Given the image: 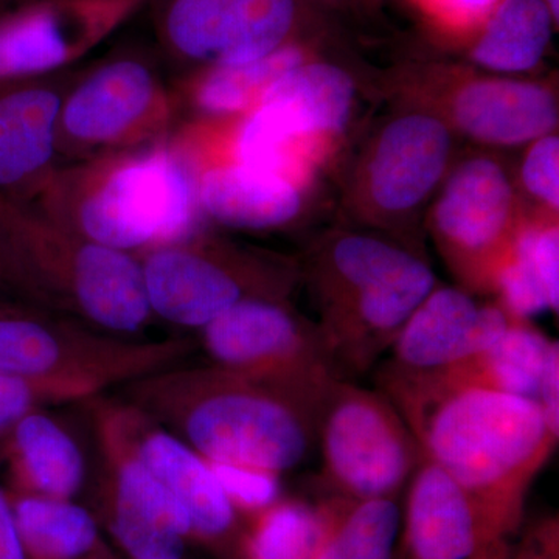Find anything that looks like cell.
Returning a JSON list of instances; mask_svg holds the SVG:
<instances>
[{
	"label": "cell",
	"instance_id": "1",
	"mask_svg": "<svg viewBox=\"0 0 559 559\" xmlns=\"http://www.w3.org/2000/svg\"><path fill=\"white\" fill-rule=\"evenodd\" d=\"M380 384L425 459L468 491L500 535H518L530 485L558 441L538 401L437 373L382 370Z\"/></svg>",
	"mask_w": 559,
	"mask_h": 559
},
{
	"label": "cell",
	"instance_id": "2",
	"mask_svg": "<svg viewBox=\"0 0 559 559\" xmlns=\"http://www.w3.org/2000/svg\"><path fill=\"white\" fill-rule=\"evenodd\" d=\"M119 396L209 462L282 476L307 460L318 439L320 411L210 362L156 371L121 385Z\"/></svg>",
	"mask_w": 559,
	"mask_h": 559
},
{
	"label": "cell",
	"instance_id": "3",
	"mask_svg": "<svg viewBox=\"0 0 559 559\" xmlns=\"http://www.w3.org/2000/svg\"><path fill=\"white\" fill-rule=\"evenodd\" d=\"M55 223L140 255L198 234L193 165L175 140L58 165L32 198Z\"/></svg>",
	"mask_w": 559,
	"mask_h": 559
},
{
	"label": "cell",
	"instance_id": "4",
	"mask_svg": "<svg viewBox=\"0 0 559 559\" xmlns=\"http://www.w3.org/2000/svg\"><path fill=\"white\" fill-rule=\"evenodd\" d=\"M0 248L22 300L116 336L138 337L154 320L138 257L87 240L32 202L0 197Z\"/></svg>",
	"mask_w": 559,
	"mask_h": 559
},
{
	"label": "cell",
	"instance_id": "5",
	"mask_svg": "<svg viewBox=\"0 0 559 559\" xmlns=\"http://www.w3.org/2000/svg\"><path fill=\"white\" fill-rule=\"evenodd\" d=\"M336 307L319 326L337 374L366 373L436 288L425 261L378 238L352 235L330 250Z\"/></svg>",
	"mask_w": 559,
	"mask_h": 559
},
{
	"label": "cell",
	"instance_id": "6",
	"mask_svg": "<svg viewBox=\"0 0 559 559\" xmlns=\"http://www.w3.org/2000/svg\"><path fill=\"white\" fill-rule=\"evenodd\" d=\"M187 337L116 336L27 300L0 301V374L84 378L121 388L189 359Z\"/></svg>",
	"mask_w": 559,
	"mask_h": 559
},
{
	"label": "cell",
	"instance_id": "7",
	"mask_svg": "<svg viewBox=\"0 0 559 559\" xmlns=\"http://www.w3.org/2000/svg\"><path fill=\"white\" fill-rule=\"evenodd\" d=\"M81 404L97 452L98 510L110 535L131 559H182L189 520L140 454L127 401L105 392Z\"/></svg>",
	"mask_w": 559,
	"mask_h": 559
},
{
	"label": "cell",
	"instance_id": "8",
	"mask_svg": "<svg viewBox=\"0 0 559 559\" xmlns=\"http://www.w3.org/2000/svg\"><path fill=\"white\" fill-rule=\"evenodd\" d=\"M178 97L139 51L114 55L70 86L58 121V157L72 162L140 148L165 135Z\"/></svg>",
	"mask_w": 559,
	"mask_h": 559
},
{
	"label": "cell",
	"instance_id": "9",
	"mask_svg": "<svg viewBox=\"0 0 559 559\" xmlns=\"http://www.w3.org/2000/svg\"><path fill=\"white\" fill-rule=\"evenodd\" d=\"M318 436L323 480L344 499H396L425 460L392 401L345 380L323 400Z\"/></svg>",
	"mask_w": 559,
	"mask_h": 559
},
{
	"label": "cell",
	"instance_id": "10",
	"mask_svg": "<svg viewBox=\"0 0 559 559\" xmlns=\"http://www.w3.org/2000/svg\"><path fill=\"white\" fill-rule=\"evenodd\" d=\"M207 362L288 393L320 411L341 381L320 329L280 299L235 305L200 331Z\"/></svg>",
	"mask_w": 559,
	"mask_h": 559
},
{
	"label": "cell",
	"instance_id": "11",
	"mask_svg": "<svg viewBox=\"0 0 559 559\" xmlns=\"http://www.w3.org/2000/svg\"><path fill=\"white\" fill-rule=\"evenodd\" d=\"M154 319L201 331L235 305L280 299L283 275L270 260L191 235L138 255Z\"/></svg>",
	"mask_w": 559,
	"mask_h": 559
},
{
	"label": "cell",
	"instance_id": "12",
	"mask_svg": "<svg viewBox=\"0 0 559 559\" xmlns=\"http://www.w3.org/2000/svg\"><path fill=\"white\" fill-rule=\"evenodd\" d=\"M162 49L187 64H241L293 43L297 0H154Z\"/></svg>",
	"mask_w": 559,
	"mask_h": 559
},
{
	"label": "cell",
	"instance_id": "13",
	"mask_svg": "<svg viewBox=\"0 0 559 559\" xmlns=\"http://www.w3.org/2000/svg\"><path fill=\"white\" fill-rule=\"evenodd\" d=\"M154 0H27L0 17V81L66 72Z\"/></svg>",
	"mask_w": 559,
	"mask_h": 559
},
{
	"label": "cell",
	"instance_id": "14",
	"mask_svg": "<svg viewBox=\"0 0 559 559\" xmlns=\"http://www.w3.org/2000/svg\"><path fill=\"white\" fill-rule=\"evenodd\" d=\"M407 559H510V539L492 527L468 491L423 460L403 510Z\"/></svg>",
	"mask_w": 559,
	"mask_h": 559
},
{
	"label": "cell",
	"instance_id": "15",
	"mask_svg": "<svg viewBox=\"0 0 559 559\" xmlns=\"http://www.w3.org/2000/svg\"><path fill=\"white\" fill-rule=\"evenodd\" d=\"M79 75L0 81V197L31 201L60 165L58 121Z\"/></svg>",
	"mask_w": 559,
	"mask_h": 559
},
{
	"label": "cell",
	"instance_id": "16",
	"mask_svg": "<svg viewBox=\"0 0 559 559\" xmlns=\"http://www.w3.org/2000/svg\"><path fill=\"white\" fill-rule=\"evenodd\" d=\"M511 322L502 305H479L462 289L433 288L393 341L384 370L426 374L450 369L491 348Z\"/></svg>",
	"mask_w": 559,
	"mask_h": 559
},
{
	"label": "cell",
	"instance_id": "17",
	"mask_svg": "<svg viewBox=\"0 0 559 559\" xmlns=\"http://www.w3.org/2000/svg\"><path fill=\"white\" fill-rule=\"evenodd\" d=\"M128 406L140 454L186 513L190 538L237 559L240 513L221 488L207 460L145 412L131 403Z\"/></svg>",
	"mask_w": 559,
	"mask_h": 559
},
{
	"label": "cell",
	"instance_id": "18",
	"mask_svg": "<svg viewBox=\"0 0 559 559\" xmlns=\"http://www.w3.org/2000/svg\"><path fill=\"white\" fill-rule=\"evenodd\" d=\"M511 202L506 171L496 162L473 159L451 176L436 209L437 229L452 252L480 264L489 259L495 280L507 259L498 248L509 226Z\"/></svg>",
	"mask_w": 559,
	"mask_h": 559
},
{
	"label": "cell",
	"instance_id": "19",
	"mask_svg": "<svg viewBox=\"0 0 559 559\" xmlns=\"http://www.w3.org/2000/svg\"><path fill=\"white\" fill-rule=\"evenodd\" d=\"M0 473L10 495L75 499L86 481V457L64 423L38 411L0 443Z\"/></svg>",
	"mask_w": 559,
	"mask_h": 559
},
{
	"label": "cell",
	"instance_id": "20",
	"mask_svg": "<svg viewBox=\"0 0 559 559\" xmlns=\"http://www.w3.org/2000/svg\"><path fill=\"white\" fill-rule=\"evenodd\" d=\"M451 134L436 117H401L381 134L370 164V191L385 210H409L428 197L447 168Z\"/></svg>",
	"mask_w": 559,
	"mask_h": 559
},
{
	"label": "cell",
	"instance_id": "21",
	"mask_svg": "<svg viewBox=\"0 0 559 559\" xmlns=\"http://www.w3.org/2000/svg\"><path fill=\"white\" fill-rule=\"evenodd\" d=\"M193 170L200 212L221 226L270 230L299 215V187L286 176L237 160Z\"/></svg>",
	"mask_w": 559,
	"mask_h": 559
},
{
	"label": "cell",
	"instance_id": "22",
	"mask_svg": "<svg viewBox=\"0 0 559 559\" xmlns=\"http://www.w3.org/2000/svg\"><path fill=\"white\" fill-rule=\"evenodd\" d=\"M457 124L471 138L496 145L532 142L557 127L554 95L536 84L513 80H480L455 98Z\"/></svg>",
	"mask_w": 559,
	"mask_h": 559
},
{
	"label": "cell",
	"instance_id": "23",
	"mask_svg": "<svg viewBox=\"0 0 559 559\" xmlns=\"http://www.w3.org/2000/svg\"><path fill=\"white\" fill-rule=\"evenodd\" d=\"M355 84L345 70L326 62L304 61L290 69L263 95L267 106L297 138L334 134L347 123Z\"/></svg>",
	"mask_w": 559,
	"mask_h": 559
},
{
	"label": "cell",
	"instance_id": "24",
	"mask_svg": "<svg viewBox=\"0 0 559 559\" xmlns=\"http://www.w3.org/2000/svg\"><path fill=\"white\" fill-rule=\"evenodd\" d=\"M551 345L554 341L525 320H513L491 348L436 373L460 384L479 385L536 401Z\"/></svg>",
	"mask_w": 559,
	"mask_h": 559
},
{
	"label": "cell",
	"instance_id": "25",
	"mask_svg": "<svg viewBox=\"0 0 559 559\" xmlns=\"http://www.w3.org/2000/svg\"><path fill=\"white\" fill-rule=\"evenodd\" d=\"M337 498L310 503L278 499L250 514L241 528L237 559H314L336 513Z\"/></svg>",
	"mask_w": 559,
	"mask_h": 559
},
{
	"label": "cell",
	"instance_id": "26",
	"mask_svg": "<svg viewBox=\"0 0 559 559\" xmlns=\"http://www.w3.org/2000/svg\"><path fill=\"white\" fill-rule=\"evenodd\" d=\"M10 498L27 559H90L102 550L97 518L75 499Z\"/></svg>",
	"mask_w": 559,
	"mask_h": 559
},
{
	"label": "cell",
	"instance_id": "27",
	"mask_svg": "<svg viewBox=\"0 0 559 559\" xmlns=\"http://www.w3.org/2000/svg\"><path fill=\"white\" fill-rule=\"evenodd\" d=\"M554 22L544 0H499L484 21L473 60L495 72H527L543 60Z\"/></svg>",
	"mask_w": 559,
	"mask_h": 559
},
{
	"label": "cell",
	"instance_id": "28",
	"mask_svg": "<svg viewBox=\"0 0 559 559\" xmlns=\"http://www.w3.org/2000/svg\"><path fill=\"white\" fill-rule=\"evenodd\" d=\"M304 61L307 53L293 40L260 60L204 68L189 81L186 94L210 116L249 112L275 81Z\"/></svg>",
	"mask_w": 559,
	"mask_h": 559
},
{
	"label": "cell",
	"instance_id": "29",
	"mask_svg": "<svg viewBox=\"0 0 559 559\" xmlns=\"http://www.w3.org/2000/svg\"><path fill=\"white\" fill-rule=\"evenodd\" d=\"M336 498L334 520L314 559H393L403 524L396 499Z\"/></svg>",
	"mask_w": 559,
	"mask_h": 559
},
{
	"label": "cell",
	"instance_id": "30",
	"mask_svg": "<svg viewBox=\"0 0 559 559\" xmlns=\"http://www.w3.org/2000/svg\"><path fill=\"white\" fill-rule=\"evenodd\" d=\"M108 390L100 382L84 378L0 374V443L22 419L35 412L81 404Z\"/></svg>",
	"mask_w": 559,
	"mask_h": 559
},
{
	"label": "cell",
	"instance_id": "31",
	"mask_svg": "<svg viewBox=\"0 0 559 559\" xmlns=\"http://www.w3.org/2000/svg\"><path fill=\"white\" fill-rule=\"evenodd\" d=\"M209 465L238 513L250 516L283 498L282 476L274 471L242 463L209 462Z\"/></svg>",
	"mask_w": 559,
	"mask_h": 559
},
{
	"label": "cell",
	"instance_id": "32",
	"mask_svg": "<svg viewBox=\"0 0 559 559\" xmlns=\"http://www.w3.org/2000/svg\"><path fill=\"white\" fill-rule=\"evenodd\" d=\"M525 189L550 207L559 205V139L547 134L535 140L522 165Z\"/></svg>",
	"mask_w": 559,
	"mask_h": 559
},
{
	"label": "cell",
	"instance_id": "33",
	"mask_svg": "<svg viewBox=\"0 0 559 559\" xmlns=\"http://www.w3.org/2000/svg\"><path fill=\"white\" fill-rule=\"evenodd\" d=\"M530 257L555 308L559 307V234L557 227L522 231Z\"/></svg>",
	"mask_w": 559,
	"mask_h": 559
},
{
	"label": "cell",
	"instance_id": "34",
	"mask_svg": "<svg viewBox=\"0 0 559 559\" xmlns=\"http://www.w3.org/2000/svg\"><path fill=\"white\" fill-rule=\"evenodd\" d=\"M417 2L440 24L451 28H469L487 20L499 0H417Z\"/></svg>",
	"mask_w": 559,
	"mask_h": 559
},
{
	"label": "cell",
	"instance_id": "35",
	"mask_svg": "<svg viewBox=\"0 0 559 559\" xmlns=\"http://www.w3.org/2000/svg\"><path fill=\"white\" fill-rule=\"evenodd\" d=\"M538 401L550 429L559 437V347L554 341L540 374Z\"/></svg>",
	"mask_w": 559,
	"mask_h": 559
},
{
	"label": "cell",
	"instance_id": "36",
	"mask_svg": "<svg viewBox=\"0 0 559 559\" xmlns=\"http://www.w3.org/2000/svg\"><path fill=\"white\" fill-rule=\"evenodd\" d=\"M0 559H27L16 520H14L13 506L9 489L2 480L0 473Z\"/></svg>",
	"mask_w": 559,
	"mask_h": 559
},
{
	"label": "cell",
	"instance_id": "37",
	"mask_svg": "<svg viewBox=\"0 0 559 559\" xmlns=\"http://www.w3.org/2000/svg\"><path fill=\"white\" fill-rule=\"evenodd\" d=\"M511 559V557H510ZM513 559H558V522L544 521L522 540Z\"/></svg>",
	"mask_w": 559,
	"mask_h": 559
},
{
	"label": "cell",
	"instance_id": "38",
	"mask_svg": "<svg viewBox=\"0 0 559 559\" xmlns=\"http://www.w3.org/2000/svg\"><path fill=\"white\" fill-rule=\"evenodd\" d=\"M0 289L17 296L16 280H14L13 272H11L9 261H7L2 248H0Z\"/></svg>",
	"mask_w": 559,
	"mask_h": 559
},
{
	"label": "cell",
	"instance_id": "39",
	"mask_svg": "<svg viewBox=\"0 0 559 559\" xmlns=\"http://www.w3.org/2000/svg\"><path fill=\"white\" fill-rule=\"evenodd\" d=\"M544 2H546V5L549 7L551 16H554L555 22L558 24L559 0H544Z\"/></svg>",
	"mask_w": 559,
	"mask_h": 559
},
{
	"label": "cell",
	"instance_id": "40",
	"mask_svg": "<svg viewBox=\"0 0 559 559\" xmlns=\"http://www.w3.org/2000/svg\"><path fill=\"white\" fill-rule=\"evenodd\" d=\"M106 559H110V558H106Z\"/></svg>",
	"mask_w": 559,
	"mask_h": 559
},
{
	"label": "cell",
	"instance_id": "41",
	"mask_svg": "<svg viewBox=\"0 0 559 559\" xmlns=\"http://www.w3.org/2000/svg\"><path fill=\"white\" fill-rule=\"evenodd\" d=\"M0 17H2V16H0Z\"/></svg>",
	"mask_w": 559,
	"mask_h": 559
}]
</instances>
